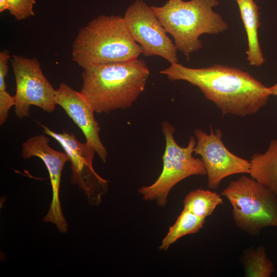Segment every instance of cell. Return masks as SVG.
Wrapping results in <instances>:
<instances>
[{
  "instance_id": "obj_1",
  "label": "cell",
  "mask_w": 277,
  "mask_h": 277,
  "mask_svg": "<svg viewBox=\"0 0 277 277\" xmlns=\"http://www.w3.org/2000/svg\"><path fill=\"white\" fill-rule=\"evenodd\" d=\"M159 73L171 81H184L197 87L223 115L254 114L266 105L271 95L269 87L234 67L215 64L191 68L175 63Z\"/></svg>"
},
{
  "instance_id": "obj_2",
  "label": "cell",
  "mask_w": 277,
  "mask_h": 277,
  "mask_svg": "<svg viewBox=\"0 0 277 277\" xmlns=\"http://www.w3.org/2000/svg\"><path fill=\"white\" fill-rule=\"evenodd\" d=\"M150 74L141 59L91 65L84 69L80 91L95 112L129 108L144 90Z\"/></svg>"
},
{
  "instance_id": "obj_3",
  "label": "cell",
  "mask_w": 277,
  "mask_h": 277,
  "mask_svg": "<svg viewBox=\"0 0 277 277\" xmlns=\"http://www.w3.org/2000/svg\"><path fill=\"white\" fill-rule=\"evenodd\" d=\"M143 52L123 17L101 14L80 29L72 45V59L85 69L91 65L136 59Z\"/></svg>"
},
{
  "instance_id": "obj_4",
  "label": "cell",
  "mask_w": 277,
  "mask_h": 277,
  "mask_svg": "<svg viewBox=\"0 0 277 277\" xmlns=\"http://www.w3.org/2000/svg\"><path fill=\"white\" fill-rule=\"evenodd\" d=\"M219 5V0H168L163 6L151 7L177 50L189 61L191 54L202 47L201 35L227 29V23L213 10Z\"/></svg>"
},
{
  "instance_id": "obj_5",
  "label": "cell",
  "mask_w": 277,
  "mask_h": 277,
  "mask_svg": "<svg viewBox=\"0 0 277 277\" xmlns=\"http://www.w3.org/2000/svg\"><path fill=\"white\" fill-rule=\"evenodd\" d=\"M221 195L231 204L233 221L241 230L255 235L265 227H277V196L251 176L230 182Z\"/></svg>"
},
{
  "instance_id": "obj_6",
  "label": "cell",
  "mask_w": 277,
  "mask_h": 277,
  "mask_svg": "<svg viewBox=\"0 0 277 277\" xmlns=\"http://www.w3.org/2000/svg\"><path fill=\"white\" fill-rule=\"evenodd\" d=\"M161 127L165 140L162 170L153 184L140 187L138 192L144 200L155 201L159 206L164 207L170 190L175 185L192 175H205L206 171L202 159L193 155L196 145L194 135L190 136L188 145L183 147L174 139L175 128L172 125L164 121Z\"/></svg>"
},
{
  "instance_id": "obj_7",
  "label": "cell",
  "mask_w": 277,
  "mask_h": 277,
  "mask_svg": "<svg viewBox=\"0 0 277 277\" xmlns=\"http://www.w3.org/2000/svg\"><path fill=\"white\" fill-rule=\"evenodd\" d=\"M11 62L16 86L13 96L16 116L18 118L28 116L31 106L53 112L56 105V90L44 75L38 60L14 54Z\"/></svg>"
},
{
  "instance_id": "obj_8",
  "label": "cell",
  "mask_w": 277,
  "mask_h": 277,
  "mask_svg": "<svg viewBox=\"0 0 277 277\" xmlns=\"http://www.w3.org/2000/svg\"><path fill=\"white\" fill-rule=\"evenodd\" d=\"M123 18L131 37L142 47L144 56H161L171 64L178 63V50L151 6L136 0L127 8Z\"/></svg>"
},
{
  "instance_id": "obj_9",
  "label": "cell",
  "mask_w": 277,
  "mask_h": 277,
  "mask_svg": "<svg viewBox=\"0 0 277 277\" xmlns=\"http://www.w3.org/2000/svg\"><path fill=\"white\" fill-rule=\"evenodd\" d=\"M43 132L57 141L67 153L71 163V182L77 185L87 196L90 205L96 206L102 202L108 191L109 181L99 175L93 167L95 151L86 142L80 143L72 133H56L43 125Z\"/></svg>"
},
{
  "instance_id": "obj_10",
  "label": "cell",
  "mask_w": 277,
  "mask_h": 277,
  "mask_svg": "<svg viewBox=\"0 0 277 277\" xmlns=\"http://www.w3.org/2000/svg\"><path fill=\"white\" fill-rule=\"evenodd\" d=\"M196 145L194 154L199 155L204 164L207 175L208 187L211 189L219 187L221 181L229 176L248 173L249 161L231 152L222 140L219 129L209 134L200 129L194 131Z\"/></svg>"
},
{
  "instance_id": "obj_11",
  "label": "cell",
  "mask_w": 277,
  "mask_h": 277,
  "mask_svg": "<svg viewBox=\"0 0 277 277\" xmlns=\"http://www.w3.org/2000/svg\"><path fill=\"white\" fill-rule=\"evenodd\" d=\"M49 143V138L43 134L32 136L23 143L21 155L24 159L37 157L44 163L49 174L52 195L49 209L43 220L54 224L60 232L66 233L68 224L62 210L59 193L62 170L69 158L65 151L51 148Z\"/></svg>"
},
{
  "instance_id": "obj_12",
  "label": "cell",
  "mask_w": 277,
  "mask_h": 277,
  "mask_svg": "<svg viewBox=\"0 0 277 277\" xmlns=\"http://www.w3.org/2000/svg\"><path fill=\"white\" fill-rule=\"evenodd\" d=\"M54 102L80 128L86 143L94 149L100 160L106 163L107 151L99 135L100 128L94 117L95 112L80 92L61 83L56 89Z\"/></svg>"
},
{
  "instance_id": "obj_13",
  "label": "cell",
  "mask_w": 277,
  "mask_h": 277,
  "mask_svg": "<svg viewBox=\"0 0 277 277\" xmlns=\"http://www.w3.org/2000/svg\"><path fill=\"white\" fill-rule=\"evenodd\" d=\"M236 2L247 36V60L250 65L260 67L264 63L265 58L258 37L260 26L259 6L254 0H241Z\"/></svg>"
},
{
  "instance_id": "obj_14",
  "label": "cell",
  "mask_w": 277,
  "mask_h": 277,
  "mask_svg": "<svg viewBox=\"0 0 277 277\" xmlns=\"http://www.w3.org/2000/svg\"><path fill=\"white\" fill-rule=\"evenodd\" d=\"M248 174L277 196V138L270 142L266 151L251 157Z\"/></svg>"
},
{
  "instance_id": "obj_15",
  "label": "cell",
  "mask_w": 277,
  "mask_h": 277,
  "mask_svg": "<svg viewBox=\"0 0 277 277\" xmlns=\"http://www.w3.org/2000/svg\"><path fill=\"white\" fill-rule=\"evenodd\" d=\"M205 219L199 217L183 209L175 223L169 227L159 249L167 250L169 247L182 237L196 233L201 229Z\"/></svg>"
},
{
  "instance_id": "obj_16",
  "label": "cell",
  "mask_w": 277,
  "mask_h": 277,
  "mask_svg": "<svg viewBox=\"0 0 277 277\" xmlns=\"http://www.w3.org/2000/svg\"><path fill=\"white\" fill-rule=\"evenodd\" d=\"M223 203L221 195L214 191L202 189L190 191L183 201L184 209L203 219L210 215L215 208Z\"/></svg>"
},
{
  "instance_id": "obj_17",
  "label": "cell",
  "mask_w": 277,
  "mask_h": 277,
  "mask_svg": "<svg viewBox=\"0 0 277 277\" xmlns=\"http://www.w3.org/2000/svg\"><path fill=\"white\" fill-rule=\"evenodd\" d=\"M243 265L245 276L247 277H269L274 270V264L268 258L263 246L246 251Z\"/></svg>"
},
{
  "instance_id": "obj_18",
  "label": "cell",
  "mask_w": 277,
  "mask_h": 277,
  "mask_svg": "<svg viewBox=\"0 0 277 277\" xmlns=\"http://www.w3.org/2000/svg\"><path fill=\"white\" fill-rule=\"evenodd\" d=\"M7 10L16 19L21 21L34 15L35 0H7Z\"/></svg>"
},
{
  "instance_id": "obj_19",
  "label": "cell",
  "mask_w": 277,
  "mask_h": 277,
  "mask_svg": "<svg viewBox=\"0 0 277 277\" xmlns=\"http://www.w3.org/2000/svg\"><path fill=\"white\" fill-rule=\"evenodd\" d=\"M14 96H12L6 89L0 90V124H4L7 118L8 112L14 106Z\"/></svg>"
},
{
  "instance_id": "obj_20",
  "label": "cell",
  "mask_w": 277,
  "mask_h": 277,
  "mask_svg": "<svg viewBox=\"0 0 277 277\" xmlns=\"http://www.w3.org/2000/svg\"><path fill=\"white\" fill-rule=\"evenodd\" d=\"M10 55L8 50L0 52V90L6 89L5 78L8 71V61Z\"/></svg>"
},
{
  "instance_id": "obj_21",
  "label": "cell",
  "mask_w": 277,
  "mask_h": 277,
  "mask_svg": "<svg viewBox=\"0 0 277 277\" xmlns=\"http://www.w3.org/2000/svg\"><path fill=\"white\" fill-rule=\"evenodd\" d=\"M271 95L277 96V83L271 87H269Z\"/></svg>"
},
{
  "instance_id": "obj_22",
  "label": "cell",
  "mask_w": 277,
  "mask_h": 277,
  "mask_svg": "<svg viewBox=\"0 0 277 277\" xmlns=\"http://www.w3.org/2000/svg\"><path fill=\"white\" fill-rule=\"evenodd\" d=\"M239 1H241V0H236V2Z\"/></svg>"
}]
</instances>
